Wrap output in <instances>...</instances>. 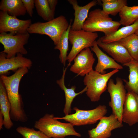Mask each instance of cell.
Here are the masks:
<instances>
[{"label":"cell","mask_w":138,"mask_h":138,"mask_svg":"<svg viewBox=\"0 0 138 138\" xmlns=\"http://www.w3.org/2000/svg\"><path fill=\"white\" fill-rule=\"evenodd\" d=\"M119 14L121 25L124 26L131 25L138 19V6H125Z\"/></svg>","instance_id":"603a6c76"},{"label":"cell","mask_w":138,"mask_h":138,"mask_svg":"<svg viewBox=\"0 0 138 138\" xmlns=\"http://www.w3.org/2000/svg\"><path fill=\"white\" fill-rule=\"evenodd\" d=\"M103 11L109 15L115 16L119 13L123 8L127 6L126 0H101Z\"/></svg>","instance_id":"d4e9b609"},{"label":"cell","mask_w":138,"mask_h":138,"mask_svg":"<svg viewBox=\"0 0 138 138\" xmlns=\"http://www.w3.org/2000/svg\"><path fill=\"white\" fill-rule=\"evenodd\" d=\"M119 71L114 69L102 74L93 70L85 76L83 82L87 88L86 94L91 101L97 102L100 100L101 95L107 89L109 79Z\"/></svg>","instance_id":"5b68a950"},{"label":"cell","mask_w":138,"mask_h":138,"mask_svg":"<svg viewBox=\"0 0 138 138\" xmlns=\"http://www.w3.org/2000/svg\"><path fill=\"white\" fill-rule=\"evenodd\" d=\"M35 6L38 15L47 21L54 18L55 12L51 9L47 0H34Z\"/></svg>","instance_id":"4316f807"},{"label":"cell","mask_w":138,"mask_h":138,"mask_svg":"<svg viewBox=\"0 0 138 138\" xmlns=\"http://www.w3.org/2000/svg\"><path fill=\"white\" fill-rule=\"evenodd\" d=\"M116 81L115 83L110 78L108 83L107 89L111 98L109 105L112 109V113L122 123V116L126 96V89L122 79L117 77Z\"/></svg>","instance_id":"9c48e42d"},{"label":"cell","mask_w":138,"mask_h":138,"mask_svg":"<svg viewBox=\"0 0 138 138\" xmlns=\"http://www.w3.org/2000/svg\"><path fill=\"white\" fill-rule=\"evenodd\" d=\"M0 10L10 15L16 17L24 16L27 12L21 0H2Z\"/></svg>","instance_id":"44dd1931"},{"label":"cell","mask_w":138,"mask_h":138,"mask_svg":"<svg viewBox=\"0 0 138 138\" xmlns=\"http://www.w3.org/2000/svg\"><path fill=\"white\" fill-rule=\"evenodd\" d=\"M29 36L28 32L24 33H0V42L4 48L1 52L6 54L7 58L15 56L19 53L27 54V51L24 45L28 43Z\"/></svg>","instance_id":"ba28073f"},{"label":"cell","mask_w":138,"mask_h":138,"mask_svg":"<svg viewBox=\"0 0 138 138\" xmlns=\"http://www.w3.org/2000/svg\"><path fill=\"white\" fill-rule=\"evenodd\" d=\"M51 10L54 12L56 6L57 4L58 1L57 0H47Z\"/></svg>","instance_id":"f546056e"},{"label":"cell","mask_w":138,"mask_h":138,"mask_svg":"<svg viewBox=\"0 0 138 138\" xmlns=\"http://www.w3.org/2000/svg\"><path fill=\"white\" fill-rule=\"evenodd\" d=\"M28 69L23 67L18 69L11 76H1L0 79L4 84L11 105L10 118L14 121L24 122L28 119L24 109L21 96L19 94V88L20 80L28 73Z\"/></svg>","instance_id":"6da1fadb"},{"label":"cell","mask_w":138,"mask_h":138,"mask_svg":"<svg viewBox=\"0 0 138 138\" xmlns=\"http://www.w3.org/2000/svg\"><path fill=\"white\" fill-rule=\"evenodd\" d=\"M31 60L23 56L22 55L17 54L16 56L7 58L5 53L1 52L0 54V74L4 75L10 70L15 71L18 69L26 67L28 69L31 66Z\"/></svg>","instance_id":"5bb4252c"},{"label":"cell","mask_w":138,"mask_h":138,"mask_svg":"<svg viewBox=\"0 0 138 138\" xmlns=\"http://www.w3.org/2000/svg\"><path fill=\"white\" fill-rule=\"evenodd\" d=\"M121 25L119 21L113 20L102 9L97 8L89 13L82 29L92 32H102L108 36L118 30Z\"/></svg>","instance_id":"3957f363"},{"label":"cell","mask_w":138,"mask_h":138,"mask_svg":"<svg viewBox=\"0 0 138 138\" xmlns=\"http://www.w3.org/2000/svg\"><path fill=\"white\" fill-rule=\"evenodd\" d=\"M63 68V74L61 78L56 81V83L61 89L64 91L65 98V102L63 109V112L65 115L70 114L71 112V105L74 99L77 95L86 91L87 88L86 87L78 93H76V87L75 86H72L70 88H67L65 86L64 80L65 74L68 67Z\"/></svg>","instance_id":"ac0fdd59"},{"label":"cell","mask_w":138,"mask_h":138,"mask_svg":"<svg viewBox=\"0 0 138 138\" xmlns=\"http://www.w3.org/2000/svg\"><path fill=\"white\" fill-rule=\"evenodd\" d=\"M121 120L130 126L138 123V101L136 94L133 92L126 93Z\"/></svg>","instance_id":"9a60e30c"},{"label":"cell","mask_w":138,"mask_h":138,"mask_svg":"<svg viewBox=\"0 0 138 138\" xmlns=\"http://www.w3.org/2000/svg\"><path fill=\"white\" fill-rule=\"evenodd\" d=\"M117 41L126 48L133 60L138 62V37L135 33Z\"/></svg>","instance_id":"cb8c5ba5"},{"label":"cell","mask_w":138,"mask_h":138,"mask_svg":"<svg viewBox=\"0 0 138 138\" xmlns=\"http://www.w3.org/2000/svg\"><path fill=\"white\" fill-rule=\"evenodd\" d=\"M138 29V19L131 25L124 26L113 33L108 36H103L99 39L104 43L117 41L135 33Z\"/></svg>","instance_id":"ffe728a7"},{"label":"cell","mask_w":138,"mask_h":138,"mask_svg":"<svg viewBox=\"0 0 138 138\" xmlns=\"http://www.w3.org/2000/svg\"><path fill=\"white\" fill-rule=\"evenodd\" d=\"M96 42L99 47L111 56L115 61L123 65L133 60L126 48L118 41L106 43L101 42L99 39Z\"/></svg>","instance_id":"4fadbf2b"},{"label":"cell","mask_w":138,"mask_h":138,"mask_svg":"<svg viewBox=\"0 0 138 138\" xmlns=\"http://www.w3.org/2000/svg\"><path fill=\"white\" fill-rule=\"evenodd\" d=\"M31 20H22L16 17L10 15L7 13L0 12V33H24L31 24Z\"/></svg>","instance_id":"30bf717a"},{"label":"cell","mask_w":138,"mask_h":138,"mask_svg":"<svg viewBox=\"0 0 138 138\" xmlns=\"http://www.w3.org/2000/svg\"><path fill=\"white\" fill-rule=\"evenodd\" d=\"M0 108L1 112L4 118L3 125L7 129H10L13 125L10 113L11 106L4 84L0 80Z\"/></svg>","instance_id":"d6986e66"},{"label":"cell","mask_w":138,"mask_h":138,"mask_svg":"<svg viewBox=\"0 0 138 138\" xmlns=\"http://www.w3.org/2000/svg\"><path fill=\"white\" fill-rule=\"evenodd\" d=\"M74 63L70 71L82 76H85L92 70L95 61L93 54L89 48L81 51L73 59Z\"/></svg>","instance_id":"7c38bea8"},{"label":"cell","mask_w":138,"mask_h":138,"mask_svg":"<svg viewBox=\"0 0 138 138\" xmlns=\"http://www.w3.org/2000/svg\"><path fill=\"white\" fill-rule=\"evenodd\" d=\"M4 118L2 113L0 112V129L1 130L3 125Z\"/></svg>","instance_id":"4dcf8cb0"},{"label":"cell","mask_w":138,"mask_h":138,"mask_svg":"<svg viewBox=\"0 0 138 138\" xmlns=\"http://www.w3.org/2000/svg\"><path fill=\"white\" fill-rule=\"evenodd\" d=\"M99 120L95 128L88 131L89 138H109L112 130L123 126L122 123L112 113L103 117Z\"/></svg>","instance_id":"8fae6325"},{"label":"cell","mask_w":138,"mask_h":138,"mask_svg":"<svg viewBox=\"0 0 138 138\" xmlns=\"http://www.w3.org/2000/svg\"><path fill=\"white\" fill-rule=\"evenodd\" d=\"M136 97L137 98V99L138 101V95L136 94Z\"/></svg>","instance_id":"d6a6232c"},{"label":"cell","mask_w":138,"mask_h":138,"mask_svg":"<svg viewBox=\"0 0 138 138\" xmlns=\"http://www.w3.org/2000/svg\"><path fill=\"white\" fill-rule=\"evenodd\" d=\"M16 130L23 138H50L41 131H36L33 128L19 126Z\"/></svg>","instance_id":"83f0119b"},{"label":"cell","mask_w":138,"mask_h":138,"mask_svg":"<svg viewBox=\"0 0 138 138\" xmlns=\"http://www.w3.org/2000/svg\"><path fill=\"white\" fill-rule=\"evenodd\" d=\"M98 36L97 32L87 31L82 29L78 30L70 29L68 34V40L72 45V49L67 56L69 64L84 49L93 47Z\"/></svg>","instance_id":"52a82bcc"},{"label":"cell","mask_w":138,"mask_h":138,"mask_svg":"<svg viewBox=\"0 0 138 138\" xmlns=\"http://www.w3.org/2000/svg\"><path fill=\"white\" fill-rule=\"evenodd\" d=\"M75 113L63 117H54L57 120L62 119L74 126H81L94 124L107 112L106 106L100 105L95 108L88 110L80 109L76 107L73 108Z\"/></svg>","instance_id":"8992f818"},{"label":"cell","mask_w":138,"mask_h":138,"mask_svg":"<svg viewBox=\"0 0 138 138\" xmlns=\"http://www.w3.org/2000/svg\"><path fill=\"white\" fill-rule=\"evenodd\" d=\"M135 33L136 34L138 37V29L136 31Z\"/></svg>","instance_id":"1f68e13d"},{"label":"cell","mask_w":138,"mask_h":138,"mask_svg":"<svg viewBox=\"0 0 138 138\" xmlns=\"http://www.w3.org/2000/svg\"><path fill=\"white\" fill-rule=\"evenodd\" d=\"M74 126L70 123L60 122L54 118L53 114L48 113L36 121L34 125L36 128L50 138H64L69 135L80 137Z\"/></svg>","instance_id":"7a4b0ae2"},{"label":"cell","mask_w":138,"mask_h":138,"mask_svg":"<svg viewBox=\"0 0 138 138\" xmlns=\"http://www.w3.org/2000/svg\"><path fill=\"white\" fill-rule=\"evenodd\" d=\"M25 7L27 12L29 16L32 17L33 14V9L35 6L34 0H21Z\"/></svg>","instance_id":"f1b7e54d"},{"label":"cell","mask_w":138,"mask_h":138,"mask_svg":"<svg viewBox=\"0 0 138 138\" xmlns=\"http://www.w3.org/2000/svg\"><path fill=\"white\" fill-rule=\"evenodd\" d=\"M68 1L72 5L74 11V19L71 29L74 30H82L89 10L97 4L98 1L93 0L83 6H79L76 0H68Z\"/></svg>","instance_id":"2e32d148"},{"label":"cell","mask_w":138,"mask_h":138,"mask_svg":"<svg viewBox=\"0 0 138 138\" xmlns=\"http://www.w3.org/2000/svg\"><path fill=\"white\" fill-rule=\"evenodd\" d=\"M123 66L129 68L128 81L123 79L125 83L126 89L138 95V62L133 60Z\"/></svg>","instance_id":"7402d4cb"},{"label":"cell","mask_w":138,"mask_h":138,"mask_svg":"<svg viewBox=\"0 0 138 138\" xmlns=\"http://www.w3.org/2000/svg\"><path fill=\"white\" fill-rule=\"evenodd\" d=\"M69 24L66 17L61 15L45 22H38L31 24L28 28L27 32L30 34L47 35L56 45L62 34L68 28Z\"/></svg>","instance_id":"277c9868"},{"label":"cell","mask_w":138,"mask_h":138,"mask_svg":"<svg viewBox=\"0 0 138 138\" xmlns=\"http://www.w3.org/2000/svg\"><path fill=\"white\" fill-rule=\"evenodd\" d=\"M91 51L95 54L98 62L95 67V70L101 74L106 73V70L108 69L121 70L123 66L117 63L113 58L103 52L99 48L96 41L93 47L90 48Z\"/></svg>","instance_id":"e0dca14e"},{"label":"cell","mask_w":138,"mask_h":138,"mask_svg":"<svg viewBox=\"0 0 138 138\" xmlns=\"http://www.w3.org/2000/svg\"><path fill=\"white\" fill-rule=\"evenodd\" d=\"M72 20H70L69 26L67 30L62 34L60 39L55 45L54 49L59 50L60 51L59 57L60 61L64 65H65L67 60V53L68 50V34L71 27Z\"/></svg>","instance_id":"484cf974"}]
</instances>
